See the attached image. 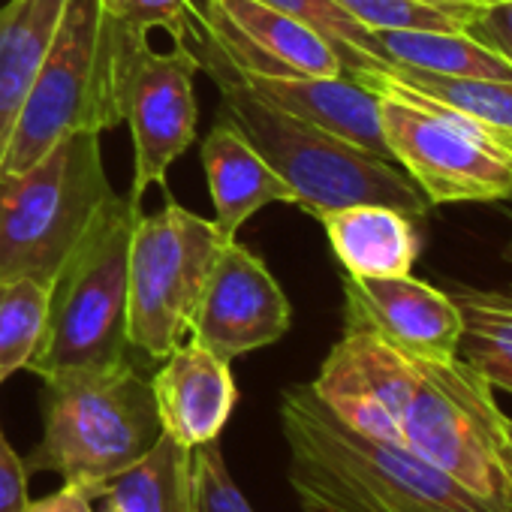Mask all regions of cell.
<instances>
[{
    "instance_id": "obj_1",
    "label": "cell",
    "mask_w": 512,
    "mask_h": 512,
    "mask_svg": "<svg viewBox=\"0 0 512 512\" xmlns=\"http://www.w3.org/2000/svg\"><path fill=\"white\" fill-rule=\"evenodd\" d=\"M281 428L287 479L305 512H494L404 443L344 425L311 383L284 389Z\"/></svg>"
},
{
    "instance_id": "obj_34",
    "label": "cell",
    "mask_w": 512,
    "mask_h": 512,
    "mask_svg": "<svg viewBox=\"0 0 512 512\" xmlns=\"http://www.w3.org/2000/svg\"><path fill=\"white\" fill-rule=\"evenodd\" d=\"M506 431H509V440H512V419L506 422Z\"/></svg>"
},
{
    "instance_id": "obj_13",
    "label": "cell",
    "mask_w": 512,
    "mask_h": 512,
    "mask_svg": "<svg viewBox=\"0 0 512 512\" xmlns=\"http://www.w3.org/2000/svg\"><path fill=\"white\" fill-rule=\"evenodd\" d=\"M344 329L371 332L419 362L458 359L464 335L452 296L440 287L416 281L413 275H344Z\"/></svg>"
},
{
    "instance_id": "obj_2",
    "label": "cell",
    "mask_w": 512,
    "mask_h": 512,
    "mask_svg": "<svg viewBox=\"0 0 512 512\" xmlns=\"http://www.w3.org/2000/svg\"><path fill=\"white\" fill-rule=\"evenodd\" d=\"M187 46L220 91V112L241 127L250 145L287 181L296 205L311 217L341 211L350 205H389L413 220L428 217L434 208L407 172L317 124H308L241 85L223 46L193 19Z\"/></svg>"
},
{
    "instance_id": "obj_17",
    "label": "cell",
    "mask_w": 512,
    "mask_h": 512,
    "mask_svg": "<svg viewBox=\"0 0 512 512\" xmlns=\"http://www.w3.org/2000/svg\"><path fill=\"white\" fill-rule=\"evenodd\" d=\"M199 157L214 205V226L226 241H232L238 229L260 208L275 202L296 205V196L287 181L223 112H217L214 127L202 139Z\"/></svg>"
},
{
    "instance_id": "obj_8",
    "label": "cell",
    "mask_w": 512,
    "mask_h": 512,
    "mask_svg": "<svg viewBox=\"0 0 512 512\" xmlns=\"http://www.w3.org/2000/svg\"><path fill=\"white\" fill-rule=\"evenodd\" d=\"M509 416L497 407L488 380L461 356L419 362L416 386L401 416L407 449L449 473L494 512H512Z\"/></svg>"
},
{
    "instance_id": "obj_11",
    "label": "cell",
    "mask_w": 512,
    "mask_h": 512,
    "mask_svg": "<svg viewBox=\"0 0 512 512\" xmlns=\"http://www.w3.org/2000/svg\"><path fill=\"white\" fill-rule=\"evenodd\" d=\"M290 326L293 308L269 266L238 238L226 241L199 296L190 338L232 362L278 344Z\"/></svg>"
},
{
    "instance_id": "obj_27",
    "label": "cell",
    "mask_w": 512,
    "mask_h": 512,
    "mask_svg": "<svg viewBox=\"0 0 512 512\" xmlns=\"http://www.w3.org/2000/svg\"><path fill=\"white\" fill-rule=\"evenodd\" d=\"M190 497L193 512H253L235 485L217 440L190 449Z\"/></svg>"
},
{
    "instance_id": "obj_26",
    "label": "cell",
    "mask_w": 512,
    "mask_h": 512,
    "mask_svg": "<svg viewBox=\"0 0 512 512\" xmlns=\"http://www.w3.org/2000/svg\"><path fill=\"white\" fill-rule=\"evenodd\" d=\"M458 305L464 335L461 344L512 353V287H467L452 284L446 290Z\"/></svg>"
},
{
    "instance_id": "obj_31",
    "label": "cell",
    "mask_w": 512,
    "mask_h": 512,
    "mask_svg": "<svg viewBox=\"0 0 512 512\" xmlns=\"http://www.w3.org/2000/svg\"><path fill=\"white\" fill-rule=\"evenodd\" d=\"M25 512H94L91 509V497L82 488L64 485L61 491L40 497V500H28Z\"/></svg>"
},
{
    "instance_id": "obj_5",
    "label": "cell",
    "mask_w": 512,
    "mask_h": 512,
    "mask_svg": "<svg viewBox=\"0 0 512 512\" xmlns=\"http://www.w3.org/2000/svg\"><path fill=\"white\" fill-rule=\"evenodd\" d=\"M133 31L106 13L100 0H67L61 28L19 115L0 175L31 169L67 133H106L121 124V55Z\"/></svg>"
},
{
    "instance_id": "obj_16",
    "label": "cell",
    "mask_w": 512,
    "mask_h": 512,
    "mask_svg": "<svg viewBox=\"0 0 512 512\" xmlns=\"http://www.w3.org/2000/svg\"><path fill=\"white\" fill-rule=\"evenodd\" d=\"M232 67L241 85L260 100L308 124H317L392 163V154L380 127L377 97L365 85L350 79L347 73L344 76H266V73H250L238 67L235 61Z\"/></svg>"
},
{
    "instance_id": "obj_10",
    "label": "cell",
    "mask_w": 512,
    "mask_h": 512,
    "mask_svg": "<svg viewBox=\"0 0 512 512\" xmlns=\"http://www.w3.org/2000/svg\"><path fill=\"white\" fill-rule=\"evenodd\" d=\"M199 64L187 43H175L172 52H157L148 34L133 31L121 55L118 106L121 121L133 133V187L130 202L142 205L148 187H160L169 196V166L193 145L199 106L193 94V76Z\"/></svg>"
},
{
    "instance_id": "obj_35",
    "label": "cell",
    "mask_w": 512,
    "mask_h": 512,
    "mask_svg": "<svg viewBox=\"0 0 512 512\" xmlns=\"http://www.w3.org/2000/svg\"><path fill=\"white\" fill-rule=\"evenodd\" d=\"M103 512H118V509H115V506H109V503H106V509H103Z\"/></svg>"
},
{
    "instance_id": "obj_24",
    "label": "cell",
    "mask_w": 512,
    "mask_h": 512,
    "mask_svg": "<svg viewBox=\"0 0 512 512\" xmlns=\"http://www.w3.org/2000/svg\"><path fill=\"white\" fill-rule=\"evenodd\" d=\"M371 31H467L488 0H335Z\"/></svg>"
},
{
    "instance_id": "obj_25",
    "label": "cell",
    "mask_w": 512,
    "mask_h": 512,
    "mask_svg": "<svg viewBox=\"0 0 512 512\" xmlns=\"http://www.w3.org/2000/svg\"><path fill=\"white\" fill-rule=\"evenodd\" d=\"M260 4L287 13V16L305 22L308 28H314L320 37H326L335 46V52L341 55L347 73L389 70L377 55L374 31L365 28L362 22H356L344 7L335 4V0H260Z\"/></svg>"
},
{
    "instance_id": "obj_3",
    "label": "cell",
    "mask_w": 512,
    "mask_h": 512,
    "mask_svg": "<svg viewBox=\"0 0 512 512\" xmlns=\"http://www.w3.org/2000/svg\"><path fill=\"white\" fill-rule=\"evenodd\" d=\"M43 440L25 461L64 485L103 497L106 485L151 452L163 425L151 380L127 359L106 371L43 380Z\"/></svg>"
},
{
    "instance_id": "obj_14",
    "label": "cell",
    "mask_w": 512,
    "mask_h": 512,
    "mask_svg": "<svg viewBox=\"0 0 512 512\" xmlns=\"http://www.w3.org/2000/svg\"><path fill=\"white\" fill-rule=\"evenodd\" d=\"M202 25L226 55L266 76H344L335 46L305 22L272 10L260 0H202Z\"/></svg>"
},
{
    "instance_id": "obj_4",
    "label": "cell",
    "mask_w": 512,
    "mask_h": 512,
    "mask_svg": "<svg viewBox=\"0 0 512 512\" xmlns=\"http://www.w3.org/2000/svg\"><path fill=\"white\" fill-rule=\"evenodd\" d=\"M142 205L115 196L52 278L46 335L28 371L43 380L127 362L130 241Z\"/></svg>"
},
{
    "instance_id": "obj_29",
    "label": "cell",
    "mask_w": 512,
    "mask_h": 512,
    "mask_svg": "<svg viewBox=\"0 0 512 512\" xmlns=\"http://www.w3.org/2000/svg\"><path fill=\"white\" fill-rule=\"evenodd\" d=\"M467 34L491 46L512 64V0H488L470 22Z\"/></svg>"
},
{
    "instance_id": "obj_22",
    "label": "cell",
    "mask_w": 512,
    "mask_h": 512,
    "mask_svg": "<svg viewBox=\"0 0 512 512\" xmlns=\"http://www.w3.org/2000/svg\"><path fill=\"white\" fill-rule=\"evenodd\" d=\"M410 91H419L443 106L476 121L500 148L512 154V82L497 79H443L410 70H386Z\"/></svg>"
},
{
    "instance_id": "obj_33",
    "label": "cell",
    "mask_w": 512,
    "mask_h": 512,
    "mask_svg": "<svg viewBox=\"0 0 512 512\" xmlns=\"http://www.w3.org/2000/svg\"><path fill=\"white\" fill-rule=\"evenodd\" d=\"M503 256L512 263V238H509V244H506V250H503Z\"/></svg>"
},
{
    "instance_id": "obj_20",
    "label": "cell",
    "mask_w": 512,
    "mask_h": 512,
    "mask_svg": "<svg viewBox=\"0 0 512 512\" xmlns=\"http://www.w3.org/2000/svg\"><path fill=\"white\" fill-rule=\"evenodd\" d=\"M374 43L389 70L512 82V64L467 31H374Z\"/></svg>"
},
{
    "instance_id": "obj_12",
    "label": "cell",
    "mask_w": 512,
    "mask_h": 512,
    "mask_svg": "<svg viewBox=\"0 0 512 512\" xmlns=\"http://www.w3.org/2000/svg\"><path fill=\"white\" fill-rule=\"evenodd\" d=\"M413 386L416 359L362 329H344L311 383L317 398L344 425L389 443H404L401 416Z\"/></svg>"
},
{
    "instance_id": "obj_19",
    "label": "cell",
    "mask_w": 512,
    "mask_h": 512,
    "mask_svg": "<svg viewBox=\"0 0 512 512\" xmlns=\"http://www.w3.org/2000/svg\"><path fill=\"white\" fill-rule=\"evenodd\" d=\"M332 253L350 278L410 275L419 256L416 220L389 205H350L320 217Z\"/></svg>"
},
{
    "instance_id": "obj_9",
    "label": "cell",
    "mask_w": 512,
    "mask_h": 512,
    "mask_svg": "<svg viewBox=\"0 0 512 512\" xmlns=\"http://www.w3.org/2000/svg\"><path fill=\"white\" fill-rule=\"evenodd\" d=\"M223 244L214 220L187 211L172 196L163 208L139 214L130 241V350L163 362L184 344Z\"/></svg>"
},
{
    "instance_id": "obj_32",
    "label": "cell",
    "mask_w": 512,
    "mask_h": 512,
    "mask_svg": "<svg viewBox=\"0 0 512 512\" xmlns=\"http://www.w3.org/2000/svg\"><path fill=\"white\" fill-rule=\"evenodd\" d=\"M100 4H103V10L112 13V16H118V10H121V0H100Z\"/></svg>"
},
{
    "instance_id": "obj_28",
    "label": "cell",
    "mask_w": 512,
    "mask_h": 512,
    "mask_svg": "<svg viewBox=\"0 0 512 512\" xmlns=\"http://www.w3.org/2000/svg\"><path fill=\"white\" fill-rule=\"evenodd\" d=\"M196 13V0H121L118 19L142 34L160 28L175 43H187Z\"/></svg>"
},
{
    "instance_id": "obj_30",
    "label": "cell",
    "mask_w": 512,
    "mask_h": 512,
    "mask_svg": "<svg viewBox=\"0 0 512 512\" xmlns=\"http://www.w3.org/2000/svg\"><path fill=\"white\" fill-rule=\"evenodd\" d=\"M28 467L10 446L0 425V512H25L28 506Z\"/></svg>"
},
{
    "instance_id": "obj_21",
    "label": "cell",
    "mask_w": 512,
    "mask_h": 512,
    "mask_svg": "<svg viewBox=\"0 0 512 512\" xmlns=\"http://www.w3.org/2000/svg\"><path fill=\"white\" fill-rule=\"evenodd\" d=\"M103 497L118 512H193L190 449L163 431L145 458L106 485Z\"/></svg>"
},
{
    "instance_id": "obj_23",
    "label": "cell",
    "mask_w": 512,
    "mask_h": 512,
    "mask_svg": "<svg viewBox=\"0 0 512 512\" xmlns=\"http://www.w3.org/2000/svg\"><path fill=\"white\" fill-rule=\"evenodd\" d=\"M49 293L52 281L43 278L0 281V386L37 356L46 335Z\"/></svg>"
},
{
    "instance_id": "obj_6",
    "label": "cell",
    "mask_w": 512,
    "mask_h": 512,
    "mask_svg": "<svg viewBox=\"0 0 512 512\" xmlns=\"http://www.w3.org/2000/svg\"><path fill=\"white\" fill-rule=\"evenodd\" d=\"M103 133L61 136L31 169L0 175V281H52L118 196L103 163Z\"/></svg>"
},
{
    "instance_id": "obj_15",
    "label": "cell",
    "mask_w": 512,
    "mask_h": 512,
    "mask_svg": "<svg viewBox=\"0 0 512 512\" xmlns=\"http://www.w3.org/2000/svg\"><path fill=\"white\" fill-rule=\"evenodd\" d=\"M151 392L163 431L187 449L217 440L238 401L229 362L193 338L163 359Z\"/></svg>"
},
{
    "instance_id": "obj_18",
    "label": "cell",
    "mask_w": 512,
    "mask_h": 512,
    "mask_svg": "<svg viewBox=\"0 0 512 512\" xmlns=\"http://www.w3.org/2000/svg\"><path fill=\"white\" fill-rule=\"evenodd\" d=\"M67 0H7L0 7V163L61 28Z\"/></svg>"
},
{
    "instance_id": "obj_7",
    "label": "cell",
    "mask_w": 512,
    "mask_h": 512,
    "mask_svg": "<svg viewBox=\"0 0 512 512\" xmlns=\"http://www.w3.org/2000/svg\"><path fill=\"white\" fill-rule=\"evenodd\" d=\"M347 76L377 97L392 163L407 172L431 205L512 199V154L476 121L410 91L386 70Z\"/></svg>"
}]
</instances>
